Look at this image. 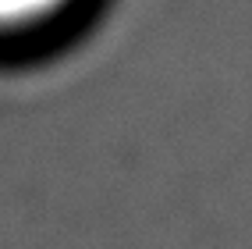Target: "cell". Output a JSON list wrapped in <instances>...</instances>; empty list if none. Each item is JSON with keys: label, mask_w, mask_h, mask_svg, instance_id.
Listing matches in <instances>:
<instances>
[{"label": "cell", "mask_w": 252, "mask_h": 249, "mask_svg": "<svg viewBox=\"0 0 252 249\" xmlns=\"http://www.w3.org/2000/svg\"><path fill=\"white\" fill-rule=\"evenodd\" d=\"M68 0H0V29H18V25H32L54 14L57 7H64Z\"/></svg>", "instance_id": "obj_1"}]
</instances>
